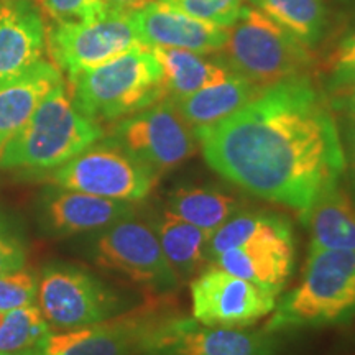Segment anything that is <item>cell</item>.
<instances>
[{"label": "cell", "mask_w": 355, "mask_h": 355, "mask_svg": "<svg viewBox=\"0 0 355 355\" xmlns=\"http://www.w3.org/2000/svg\"><path fill=\"white\" fill-rule=\"evenodd\" d=\"M157 2L222 28H229L245 7L243 6L245 0H157Z\"/></svg>", "instance_id": "cell-27"}, {"label": "cell", "mask_w": 355, "mask_h": 355, "mask_svg": "<svg viewBox=\"0 0 355 355\" xmlns=\"http://www.w3.org/2000/svg\"><path fill=\"white\" fill-rule=\"evenodd\" d=\"M152 2H157V0H107L109 8H112V10H119V12H127V13L140 10V8H144L145 6H148V3Z\"/></svg>", "instance_id": "cell-33"}, {"label": "cell", "mask_w": 355, "mask_h": 355, "mask_svg": "<svg viewBox=\"0 0 355 355\" xmlns=\"http://www.w3.org/2000/svg\"><path fill=\"white\" fill-rule=\"evenodd\" d=\"M250 3L309 48L326 28L327 12L322 0H250Z\"/></svg>", "instance_id": "cell-25"}, {"label": "cell", "mask_w": 355, "mask_h": 355, "mask_svg": "<svg viewBox=\"0 0 355 355\" xmlns=\"http://www.w3.org/2000/svg\"><path fill=\"white\" fill-rule=\"evenodd\" d=\"M355 311V252H309L303 279L275 306L263 331L327 326Z\"/></svg>", "instance_id": "cell-5"}, {"label": "cell", "mask_w": 355, "mask_h": 355, "mask_svg": "<svg viewBox=\"0 0 355 355\" xmlns=\"http://www.w3.org/2000/svg\"><path fill=\"white\" fill-rule=\"evenodd\" d=\"M293 261L295 241L275 239L222 252L212 259V265L278 295L290 278Z\"/></svg>", "instance_id": "cell-18"}, {"label": "cell", "mask_w": 355, "mask_h": 355, "mask_svg": "<svg viewBox=\"0 0 355 355\" xmlns=\"http://www.w3.org/2000/svg\"><path fill=\"white\" fill-rule=\"evenodd\" d=\"M275 239H293L291 225L286 219L265 212L235 214L212 235L207 255L212 261L222 252Z\"/></svg>", "instance_id": "cell-24"}, {"label": "cell", "mask_w": 355, "mask_h": 355, "mask_svg": "<svg viewBox=\"0 0 355 355\" xmlns=\"http://www.w3.org/2000/svg\"><path fill=\"white\" fill-rule=\"evenodd\" d=\"M171 313L165 295H148L141 304L105 321L51 331L28 355H144L153 329Z\"/></svg>", "instance_id": "cell-8"}, {"label": "cell", "mask_w": 355, "mask_h": 355, "mask_svg": "<svg viewBox=\"0 0 355 355\" xmlns=\"http://www.w3.org/2000/svg\"><path fill=\"white\" fill-rule=\"evenodd\" d=\"M158 178L152 168L105 137L63 166L44 173V180L55 186L125 202L148 198Z\"/></svg>", "instance_id": "cell-7"}, {"label": "cell", "mask_w": 355, "mask_h": 355, "mask_svg": "<svg viewBox=\"0 0 355 355\" xmlns=\"http://www.w3.org/2000/svg\"><path fill=\"white\" fill-rule=\"evenodd\" d=\"M26 243L10 219L0 214V275L25 266Z\"/></svg>", "instance_id": "cell-30"}, {"label": "cell", "mask_w": 355, "mask_h": 355, "mask_svg": "<svg viewBox=\"0 0 355 355\" xmlns=\"http://www.w3.org/2000/svg\"><path fill=\"white\" fill-rule=\"evenodd\" d=\"M104 137L121 145L158 176L180 166L198 150L193 127L170 97L114 122Z\"/></svg>", "instance_id": "cell-10"}, {"label": "cell", "mask_w": 355, "mask_h": 355, "mask_svg": "<svg viewBox=\"0 0 355 355\" xmlns=\"http://www.w3.org/2000/svg\"><path fill=\"white\" fill-rule=\"evenodd\" d=\"M304 219L311 230L309 252H355V204L339 183L324 191Z\"/></svg>", "instance_id": "cell-20"}, {"label": "cell", "mask_w": 355, "mask_h": 355, "mask_svg": "<svg viewBox=\"0 0 355 355\" xmlns=\"http://www.w3.org/2000/svg\"><path fill=\"white\" fill-rule=\"evenodd\" d=\"M272 332L209 327L173 311L155 327L144 355H277Z\"/></svg>", "instance_id": "cell-13"}, {"label": "cell", "mask_w": 355, "mask_h": 355, "mask_svg": "<svg viewBox=\"0 0 355 355\" xmlns=\"http://www.w3.org/2000/svg\"><path fill=\"white\" fill-rule=\"evenodd\" d=\"M104 133L101 123L79 112L66 84L61 83L6 145L0 153V168L44 175L78 157Z\"/></svg>", "instance_id": "cell-3"}, {"label": "cell", "mask_w": 355, "mask_h": 355, "mask_svg": "<svg viewBox=\"0 0 355 355\" xmlns=\"http://www.w3.org/2000/svg\"><path fill=\"white\" fill-rule=\"evenodd\" d=\"M153 229L178 279L194 277L202 265L209 261L207 247L212 235L206 230L180 219L166 209L155 222Z\"/></svg>", "instance_id": "cell-22"}, {"label": "cell", "mask_w": 355, "mask_h": 355, "mask_svg": "<svg viewBox=\"0 0 355 355\" xmlns=\"http://www.w3.org/2000/svg\"><path fill=\"white\" fill-rule=\"evenodd\" d=\"M349 162H350V170H352V178L355 181V122L349 137Z\"/></svg>", "instance_id": "cell-34"}, {"label": "cell", "mask_w": 355, "mask_h": 355, "mask_svg": "<svg viewBox=\"0 0 355 355\" xmlns=\"http://www.w3.org/2000/svg\"><path fill=\"white\" fill-rule=\"evenodd\" d=\"M135 212L133 202L99 198L50 184L37 201L38 229L48 237H73L99 232Z\"/></svg>", "instance_id": "cell-14"}, {"label": "cell", "mask_w": 355, "mask_h": 355, "mask_svg": "<svg viewBox=\"0 0 355 355\" xmlns=\"http://www.w3.org/2000/svg\"><path fill=\"white\" fill-rule=\"evenodd\" d=\"M166 211L214 235L230 217L237 214L239 199L214 188L184 186L168 196Z\"/></svg>", "instance_id": "cell-23"}, {"label": "cell", "mask_w": 355, "mask_h": 355, "mask_svg": "<svg viewBox=\"0 0 355 355\" xmlns=\"http://www.w3.org/2000/svg\"><path fill=\"white\" fill-rule=\"evenodd\" d=\"M68 81L73 104L97 123H114L166 97L162 66L146 44L81 71Z\"/></svg>", "instance_id": "cell-2"}, {"label": "cell", "mask_w": 355, "mask_h": 355, "mask_svg": "<svg viewBox=\"0 0 355 355\" xmlns=\"http://www.w3.org/2000/svg\"><path fill=\"white\" fill-rule=\"evenodd\" d=\"M339 94V107H343L345 112L349 114V117L352 119V122H355V84L349 87L339 89L336 91Z\"/></svg>", "instance_id": "cell-32"}, {"label": "cell", "mask_w": 355, "mask_h": 355, "mask_svg": "<svg viewBox=\"0 0 355 355\" xmlns=\"http://www.w3.org/2000/svg\"><path fill=\"white\" fill-rule=\"evenodd\" d=\"M38 308L51 331L76 329L122 313L121 300L81 266L51 261L38 275Z\"/></svg>", "instance_id": "cell-9"}, {"label": "cell", "mask_w": 355, "mask_h": 355, "mask_svg": "<svg viewBox=\"0 0 355 355\" xmlns=\"http://www.w3.org/2000/svg\"><path fill=\"white\" fill-rule=\"evenodd\" d=\"M89 257L102 270L121 275L150 295H168L180 282L153 225L139 219L135 212L92 235Z\"/></svg>", "instance_id": "cell-6"}, {"label": "cell", "mask_w": 355, "mask_h": 355, "mask_svg": "<svg viewBox=\"0 0 355 355\" xmlns=\"http://www.w3.org/2000/svg\"><path fill=\"white\" fill-rule=\"evenodd\" d=\"M61 83H64L63 73L46 60H40L24 73L0 83V153L30 121L44 97Z\"/></svg>", "instance_id": "cell-17"}, {"label": "cell", "mask_w": 355, "mask_h": 355, "mask_svg": "<svg viewBox=\"0 0 355 355\" xmlns=\"http://www.w3.org/2000/svg\"><path fill=\"white\" fill-rule=\"evenodd\" d=\"M50 332L37 304L7 311L0 324V355H28Z\"/></svg>", "instance_id": "cell-26"}, {"label": "cell", "mask_w": 355, "mask_h": 355, "mask_svg": "<svg viewBox=\"0 0 355 355\" xmlns=\"http://www.w3.org/2000/svg\"><path fill=\"white\" fill-rule=\"evenodd\" d=\"M219 53L232 73L261 89L306 78L313 63L308 44L255 7L242 8Z\"/></svg>", "instance_id": "cell-4"}, {"label": "cell", "mask_w": 355, "mask_h": 355, "mask_svg": "<svg viewBox=\"0 0 355 355\" xmlns=\"http://www.w3.org/2000/svg\"><path fill=\"white\" fill-rule=\"evenodd\" d=\"M189 288L193 318L209 327L245 329L272 314L277 306V293L217 265L198 273Z\"/></svg>", "instance_id": "cell-12"}, {"label": "cell", "mask_w": 355, "mask_h": 355, "mask_svg": "<svg viewBox=\"0 0 355 355\" xmlns=\"http://www.w3.org/2000/svg\"><path fill=\"white\" fill-rule=\"evenodd\" d=\"M355 84V33L344 40L329 58V86L332 91Z\"/></svg>", "instance_id": "cell-31"}, {"label": "cell", "mask_w": 355, "mask_h": 355, "mask_svg": "<svg viewBox=\"0 0 355 355\" xmlns=\"http://www.w3.org/2000/svg\"><path fill=\"white\" fill-rule=\"evenodd\" d=\"M263 89L255 86L245 78L234 74L225 81L207 86L193 94L175 101L178 110L193 130L214 125L222 119L229 117L247 102L257 97Z\"/></svg>", "instance_id": "cell-21"}, {"label": "cell", "mask_w": 355, "mask_h": 355, "mask_svg": "<svg viewBox=\"0 0 355 355\" xmlns=\"http://www.w3.org/2000/svg\"><path fill=\"white\" fill-rule=\"evenodd\" d=\"M37 291L38 277L25 266L0 275V309L10 311L35 304Z\"/></svg>", "instance_id": "cell-28"}, {"label": "cell", "mask_w": 355, "mask_h": 355, "mask_svg": "<svg viewBox=\"0 0 355 355\" xmlns=\"http://www.w3.org/2000/svg\"><path fill=\"white\" fill-rule=\"evenodd\" d=\"M46 51V25L33 0H0V83L24 73Z\"/></svg>", "instance_id": "cell-16"}, {"label": "cell", "mask_w": 355, "mask_h": 355, "mask_svg": "<svg viewBox=\"0 0 355 355\" xmlns=\"http://www.w3.org/2000/svg\"><path fill=\"white\" fill-rule=\"evenodd\" d=\"M132 13L107 10L81 21H53L46 28V50L68 78L96 68L141 46Z\"/></svg>", "instance_id": "cell-11"}, {"label": "cell", "mask_w": 355, "mask_h": 355, "mask_svg": "<svg viewBox=\"0 0 355 355\" xmlns=\"http://www.w3.org/2000/svg\"><path fill=\"white\" fill-rule=\"evenodd\" d=\"M132 17L141 43L150 48H178L212 55L219 53L227 40V28L198 20L159 2L132 12Z\"/></svg>", "instance_id": "cell-15"}, {"label": "cell", "mask_w": 355, "mask_h": 355, "mask_svg": "<svg viewBox=\"0 0 355 355\" xmlns=\"http://www.w3.org/2000/svg\"><path fill=\"white\" fill-rule=\"evenodd\" d=\"M38 7L53 21L89 20L110 10L107 0H38Z\"/></svg>", "instance_id": "cell-29"}, {"label": "cell", "mask_w": 355, "mask_h": 355, "mask_svg": "<svg viewBox=\"0 0 355 355\" xmlns=\"http://www.w3.org/2000/svg\"><path fill=\"white\" fill-rule=\"evenodd\" d=\"M163 73L166 97L173 101L181 99L193 92L217 83L225 81L235 73L220 58H207V55L178 48H152Z\"/></svg>", "instance_id": "cell-19"}, {"label": "cell", "mask_w": 355, "mask_h": 355, "mask_svg": "<svg viewBox=\"0 0 355 355\" xmlns=\"http://www.w3.org/2000/svg\"><path fill=\"white\" fill-rule=\"evenodd\" d=\"M194 135L206 163L222 178L303 217L345 170L334 119L308 78L263 89Z\"/></svg>", "instance_id": "cell-1"}]
</instances>
